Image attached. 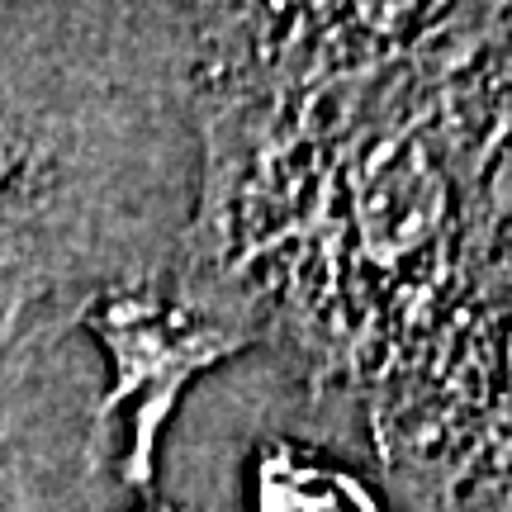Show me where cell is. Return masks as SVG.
I'll list each match as a JSON object with an SVG mask.
<instances>
[{
    "instance_id": "6da1fadb",
    "label": "cell",
    "mask_w": 512,
    "mask_h": 512,
    "mask_svg": "<svg viewBox=\"0 0 512 512\" xmlns=\"http://www.w3.org/2000/svg\"><path fill=\"white\" fill-rule=\"evenodd\" d=\"M460 5H195L171 280L366 408L470 285Z\"/></svg>"
},
{
    "instance_id": "7a4b0ae2",
    "label": "cell",
    "mask_w": 512,
    "mask_h": 512,
    "mask_svg": "<svg viewBox=\"0 0 512 512\" xmlns=\"http://www.w3.org/2000/svg\"><path fill=\"white\" fill-rule=\"evenodd\" d=\"M195 5H0V342L171 271Z\"/></svg>"
},
{
    "instance_id": "3957f363",
    "label": "cell",
    "mask_w": 512,
    "mask_h": 512,
    "mask_svg": "<svg viewBox=\"0 0 512 512\" xmlns=\"http://www.w3.org/2000/svg\"><path fill=\"white\" fill-rule=\"evenodd\" d=\"M366 422L408 512H512V271H470Z\"/></svg>"
},
{
    "instance_id": "277c9868",
    "label": "cell",
    "mask_w": 512,
    "mask_h": 512,
    "mask_svg": "<svg viewBox=\"0 0 512 512\" xmlns=\"http://www.w3.org/2000/svg\"><path fill=\"white\" fill-rule=\"evenodd\" d=\"M76 332L105 356L100 422L114 437V484L124 498H152L162 432L185 389L204 370L266 347L242 313L171 275L100 294Z\"/></svg>"
},
{
    "instance_id": "5b68a950",
    "label": "cell",
    "mask_w": 512,
    "mask_h": 512,
    "mask_svg": "<svg viewBox=\"0 0 512 512\" xmlns=\"http://www.w3.org/2000/svg\"><path fill=\"white\" fill-rule=\"evenodd\" d=\"M81 332L0 342V512H114V437Z\"/></svg>"
},
{
    "instance_id": "8992f818",
    "label": "cell",
    "mask_w": 512,
    "mask_h": 512,
    "mask_svg": "<svg viewBox=\"0 0 512 512\" xmlns=\"http://www.w3.org/2000/svg\"><path fill=\"white\" fill-rule=\"evenodd\" d=\"M256 512H380L366 479L299 441H271L256 456Z\"/></svg>"
},
{
    "instance_id": "52a82bcc",
    "label": "cell",
    "mask_w": 512,
    "mask_h": 512,
    "mask_svg": "<svg viewBox=\"0 0 512 512\" xmlns=\"http://www.w3.org/2000/svg\"><path fill=\"white\" fill-rule=\"evenodd\" d=\"M133 512H176V508H166V503H157V498H138Z\"/></svg>"
}]
</instances>
